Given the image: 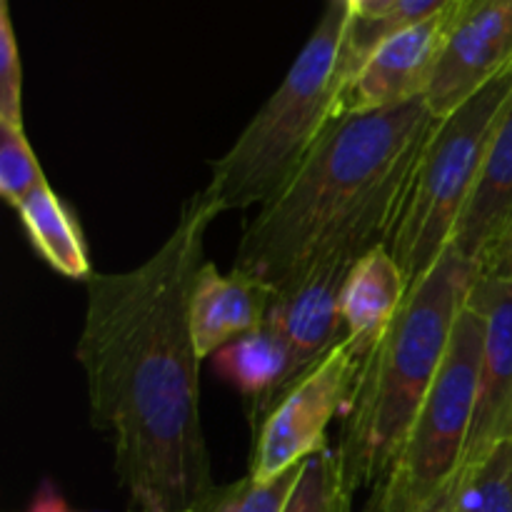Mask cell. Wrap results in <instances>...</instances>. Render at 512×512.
<instances>
[{"instance_id":"cell-10","label":"cell","mask_w":512,"mask_h":512,"mask_svg":"<svg viewBox=\"0 0 512 512\" xmlns=\"http://www.w3.org/2000/svg\"><path fill=\"white\" fill-rule=\"evenodd\" d=\"M470 300L485 315V343L460 475L483 463L498 445L512 440V280L478 275L470 288Z\"/></svg>"},{"instance_id":"cell-1","label":"cell","mask_w":512,"mask_h":512,"mask_svg":"<svg viewBox=\"0 0 512 512\" xmlns=\"http://www.w3.org/2000/svg\"><path fill=\"white\" fill-rule=\"evenodd\" d=\"M218 205L195 193L143 265L85 280L78 358L128 512H190L215 488L190 298Z\"/></svg>"},{"instance_id":"cell-17","label":"cell","mask_w":512,"mask_h":512,"mask_svg":"<svg viewBox=\"0 0 512 512\" xmlns=\"http://www.w3.org/2000/svg\"><path fill=\"white\" fill-rule=\"evenodd\" d=\"M450 512H512V440L458 475L450 488Z\"/></svg>"},{"instance_id":"cell-25","label":"cell","mask_w":512,"mask_h":512,"mask_svg":"<svg viewBox=\"0 0 512 512\" xmlns=\"http://www.w3.org/2000/svg\"><path fill=\"white\" fill-rule=\"evenodd\" d=\"M428 512H450V493H448V495H445V498H443V500H440V503H438V505H435V508H433V510H428Z\"/></svg>"},{"instance_id":"cell-6","label":"cell","mask_w":512,"mask_h":512,"mask_svg":"<svg viewBox=\"0 0 512 512\" xmlns=\"http://www.w3.org/2000/svg\"><path fill=\"white\" fill-rule=\"evenodd\" d=\"M483 343L485 315L468 293L433 388L365 512H428L450 493L468 448Z\"/></svg>"},{"instance_id":"cell-21","label":"cell","mask_w":512,"mask_h":512,"mask_svg":"<svg viewBox=\"0 0 512 512\" xmlns=\"http://www.w3.org/2000/svg\"><path fill=\"white\" fill-rule=\"evenodd\" d=\"M43 183V168L35 160L23 123L0 120V195L5 203L18 208Z\"/></svg>"},{"instance_id":"cell-16","label":"cell","mask_w":512,"mask_h":512,"mask_svg":"<svg viewBox=\"0 0 512 512\" xmlns=\"http://www.w3.org/2000/svg\"><path fill=\"white\" fill-rule=\"evenodd\" d=\"M15 210L33 250L55 273L70 280H88L93 275L83 230L48 183L38 185Z\"/></svg>"},{"instance_id":"cell-12","label":"cell","mask_w":512,"mask_h":512,"mask_svg":"<svg viewBox=\"0 0 512 512\" xmlns=\"http://www.w3.org/2000/svg\"><path fill=\"white\" fill-rule=\"evenodd\" d=\"M512 228V93L495 125L478 185L453 235V248L480 273L488 270Z\"/></svg>"},{"instance_id":"cell-13","label":"cell","mask_w":512,"mask_h":512,"mask_svg":"<svg viewBox=\"0 0 512 512\" xmlns=\"http://www.w3.org/2000/svg\"><path fill=\"white\" fill-rule=\"evenodd\" d=\"M273 298L268 285L235 270L223 275L205 260L190 298V333L198 358H213L228 343L263 328Z\"/></svg>"},{"instance_id":"cell-23","label":"cell","mask_w":512,"mask_h":512,"mask_svg":"<svg viewBox=\"0 0 512 512\" xmlns=\"http://www.w3.org/2000/svg\"><path fill=\"white\" fill-rule=\"evenodd\" d=\"M350 3H353L355 20H378L400 0H350Z\"/></svg>"},{"instance_id":"cell-3","label":"cell","mask_w":512,"mask_h":512,"mask_svg":"<svg viewBox=\"0 0 512 512\" xmlns=\"http://www.w3.org/2000/svg\"><path fill=\"white\" fill-rule=\"evenodd\" d=\"M480 270L450 245L405 295L398 315L365 360L335 448L350 493H373L398 460L435 383L455 320Z\"/></svg>"},{"instance_id":"cell-26","label":"cell","mask_w":512,"mask_h":512,"mask_svg":"<svg viewBox=\"0 0 512 512\" xmlns=\"http://www.w3.org/2000/svg\"><path fill=\"white\" fill-rule=\"evenodd\" d=\"M460 3H470V0H460Z\"/></svg>"},{"instance_id":"cell-8","label":"cell","mask_w":512,"mask_h":512,"mask_svg":"<svg viewBox=\"0 0 512 512\" xmlns=\"http://www.w3.org/2000/svg\"><path fill=\"white\" fill-rule=\"evenodd\" d=\"M512 68V0L458 3L425 103L445 118Z\"/></svg>"},{"instance_id":"cell-18","label":"cell","mask_w":512,"mask_h":512,"mask_svg":"<svg viewBox=\"0 0 512 512\" xmlns=\"http://www.w3.org/2000/svg\"><path fill=\"white\" fill-rule=\"evenodd\" d=\"M460 0H400L395 8H390L383 18L378 20H355L350 28L348 43H345L343 53V78L345 85L353 80L363 60L383 43L388 35L400 33V30L410 28L415 23L433 18V15L443 13V10L453 8Z\"/></svg>"},{"instance_id":"cell-15","label":"cell","mask_w":512,"mask_h":512,"mask_svg":"<svg viewBox=\"0 0 512 512\" xmlns=\"http://www.w3.org/2000/svg\"><path fill=\"white\" fill-rule=\"evenodd\" d=\"M213 368L245 398L253 430L288 390L290 355L270 325L220 348L213 355Z\"/></svg>"},{"instance_id":"cell-11","label":"cell","mask_w":512,"mask_h":512,"mask_svg":"<svg viewBox=\"0 0 512 512\" xmlns=\"http://www.w3.org/2000/svg\"><path fill=\"white\" fill-rule=\"evenodd\" d=\"M348 273L350 268L345 265H330L303 283L275 293L265 325H270L288 348V390L318 368L348 335L340 313V290Z\"/></svg>"},{"instance_id":"cell-20","label":"cell","mask_w":512,"mask_h":512,"mask_svg":"<svg viewBox=\"0 0 512 512\" xmlns=\"http://www.w3.org/2000/svg\"><path fill=\"white\" fill-rule=\"evenodd\" d=\"M300 470L303 465L288 470L270 483H260L245 475L235 483L215 485L190 512H280L298 483Z\"/></svg>"},{"instance_id":"cell-2","label":"cell","mask_w":512,"mask_h":512,"mask_svg":"<svg viewBox=\"0 0 512 512\" xmlns=\"http://www.w3.org/2000/svg\"><path fill=\"white\" fill-rule=\"evenodd\" d=\"M435 123L425 98L335 115L293 178L245 228L235 273L280 293L330 265L353 268L388 245Z\"/></svg>"},{"instance_id":"cell-22","label":"cell","mask_w":512,"mask_h":512,"mask_svg":"<svg viewBox=\"0 0 512 512\" xmlns=\"http://www.w3.org/2000/svg\"><path fill=\"white\" fill-rule=\"evenodd\" d=\"M0 120L23 123V65L8 0H0Z\"/></svg>"},{"instance_id":"cell-24","label":"cell","mask_w":512,"mask_h":512,"mask_svg":"<svg viewBox=\"0 0 512 512\" xmlns=\"http://www.w3.org/2000/svg\"><path fill=\"white\" fill-rule=\"evenodd\" d=\"M480 275H495V278H510L512 280V228H510L508 238H505L503 248H500L498 255H495L493 263H490L488 270Z\"/></svg>"},{"instance_id":"cell-4","label":"cell","mask_w":512,"mask_h":512,"mask_svg":"<svg viewBox=\"0 0 512 512\" xmlns=\"http://www.w3.org/2000/svg\"><path fill=\"white\" fill-rule=\"evenodd\" d=\"M353 18L350 0H330L275 93L215 160L203 193L220 213L263 208L333 123L345 90L343 53Z\"/></svg>"},{"instance_id":"cell-19","label":"cell","mask_w":512,"mask_h":512,"mask_svg":"<svg viewBox=\"0 0 512 512\" xmlns=\"http://www.w3.org/2000/svg\"><path fill=\"white\" fill-rule=\"evenodd\" d=\"M280 512H353V493L345 485L335 450L325 448L305 460L298 483Z\"/></svg>"},{"instance_id":"cell-5","label":"cell","mask_w":512,"mask_h":512,"mask_svg":"<svg viewBox=\"0 0 512 512\" xmlns=\"http://www.w3.org/2000/svg\"><path fill=\"white\" fill-rule=\"evenodd\" d=\"M510 93L512 68L435 123L388 243L410 288L453 243Z\"/></svg>"},{"instance_id":"cell-7","label":"cell","mask_w":512,"mask_h":512,"mask_svg":"<svg viewBox=\"0 0 512 512\" xmlns=\"http://www.w3.org/2000/svg\"><path fill=\"white\" fill-rule=\"evenodd\" d=\"M368 358L370 353L345 335L343 343L318 368L310 370L278 400L253 430L250 478L270 483L328 448V425L340 408H348Z\"/></svg>"},{"instance_id":"cell-14","label":"cell","mask_w":512,"mask_h":512,"mask_svg":"<svg viewBox=\"0 0 512 512\" xmlns=\"http://www.w3.org/2000/svg\"><path fill=\"white\" fill-rule=\"evenodd\" d=\"M408 290V278L388 245H378L365 253L350 268L340 290V313L348 338L355 340L365 353H373L398 315Z\"/></svg>"},{"instance_id":"cell-9","label":"cell","mask_w":512,"mask_h":512,"mask_svg":"<svg viewBox=\"0 0 512 512\" xmlns=\"http://www.w3.org/2000/svg\"><path fill=\"white\" fill-rule=\"evenodd\" d=\"M455 13L458 3L423 23L388 35L345 85L338 115L370 113L425 98Z\"/></svg>"}]
</instances>
